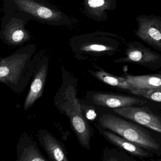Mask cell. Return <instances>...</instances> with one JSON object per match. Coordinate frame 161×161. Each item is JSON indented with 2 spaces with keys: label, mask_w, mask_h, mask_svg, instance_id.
<instances>
[{
  "label": "cell",
  "mask_w": 161,
  "mask_h": 161,
  "mask_svg": "<svg viewBox=\"0 0 161 161\" xmlns=\"http://www.w3.org/2000/svg\"><path fill=\"white\" fill-rule=\"evenodd\" d=\"M62 77L61 87L54 98V105L60 113L69 119L81 146L90 150L93 129L88 124L80 101L77 97L78 79L65 69L62 71Z\"/></svg>",
  "instance_id": "1"
},
{
  "label": "cell",
  "mask_w": 161,
  "mask_h": 161,
  "mask_svg": "<svg viewBox=\"0 0 161 161\" xmlns=\"http://www.w3.org/2000/svg\"><path fill=\"white\" fill-rule=\"evenodd\" d=\"M30 54L16 53L1 59L0 81L13 91L22 93L33 78L35 68L30 63Z\"/></svg>",
  "instance_id": "2"
},
{
  "label": "cell",
  "mask_w": 161,
  "mask_h": 161,
  "mask_svg": "<svg viewBox=\"0 0 161 161\" xmlns=\"http://www.w3.org/2000/svg\"><path fill=\"white\" fill-rule=\"evenodd\" d=\"M99 129L109 130L148 151L157 150L160 145L148 131L138 124L111 114H103L98 119Z\"/></svg>",
  "instance_id": "3"
},
{
  "label": "cell",
  "mask_w": 161,
  "mask_h": 161,
  "mask_svg": "<svg viewBox=\"0 0 161 161\" xmlns=\"http://www.w3.org/2000/svg\"><path fill=\"white\" fill-rule=\"evenodd\" d=\"M124 55V57L115 59L114 62L136 64L151 70H156L161 68V54L138 41L127 43Z\"/></svg>",
  "instance_id": "4"
},
{
  "label": "cell",
  "mask_w": 161,
  "mask_h": 161,
  "mask_svg": "<svg viewBox=\"0 0 161 161\" xmlns=\"http://www.w3.org/2000/svg\"><path fill=\"white\" fill-rule=\"evenodd\" d=\"M137 28L136 36L144 43L161 52V16L155 15H140L136 17Z\"/></svg>",
  "instance_id": "5"
},
{
  "label": "cell",
  "mask_w": 161,
  "mask_h": 161,
  "mask_svg": "<svg viewBox=\"0 0 161 161\" xmlns=\"http://www.w3.org/2000/svg\"><path fill=\"white\" fill-rule=\"evenodd\" d=\"M87 103L96 107L115 109L134 105H142L147 102L132 96L111 92H87L85 97Z\"/></svg>",
  "instance_id": "6"
},
{
  "label": "cell",
  "mask_w": 161,
  "mask_h": 161,
  "mask_svg": "<svg viewBox=\"0 0 161 161\" xmlns=\"http://www.w3.org/2000/svg\"><path fill=\"white\" fill-rule=\"evenodd\" d=\"M113 110L123 117L161 133V118L148 108L130 106Z\"/></svg>",
  "instance_id": "7"
},
{
  "label": "cell",
  "mask_w": 161,
  "mask_h": 161,
  "mask_svg": "<svg viewBox=\"0 0 161 161\" xmlns=\"http://www.w3.org/2000/svg\"><path fill=\"white\" fill-rule=\"evenodd\" d=\"M48 70L47 63L40 64L35 69L32 81L24 103V110L31 108L43 95Z\"/></svg>",
  "instance_id": "8"
},
{
  "label": "cell",
  "mask_w": 161,
  "mask_h": 161,
  "mask_svg": "<svg viewBox=\"0 0 161 161\" xmlns=\"http://www.w3.org/2000/svg\"><path fill=\"white\" fill-rule=\"evenodd\" d=\"M38 137L51 161H69L64 146L47 130H39Z\"/></svg>",
  "instance_id": "9"
},
{
  "label": "cell",
  "mask_w": 161,
  "mask_h": 161,
  "mask_svg": "<svg viewBox=\"0 0 161 161\" xmlns=\"http://www.w3.org/2000/svg\"><path fill=\"white\" fill-rule=\"evenodd\" d=\"M99 130L100 134L111 144L134 156L141 158H149L153 156L152 153L144 150L140 146L113 132L104 129H99Z\"/></svg>",
  "instance_id": "10"
},
{
  "label": "cell",
  "mask_w": 161,
  "mask_h": 161,
  "mask_svg": "<svg viewBox=\"0 0 161 161\" xmlns=\"http://www.w3.org/2000/svg\"><path fill=\"white\" fill-rule=\"evenodd\" d=\"M15 2L20 10L39 19L54 21L61 18L58 12L32 0H15Z\"/></svg>",
  "instance_id": "11"
},
{
  "label": "cell",
  "mask_w": 161,
  "mask_h": 161,
  "mask_svg": "<svg viewBox=\"0 0 161 161\" xmlns=\"http://www.w3.org/2000/svg\"><path fill=\"white\" fill-rule=\"evenodd\" d=\"M17 161H47L37 143L28 136L20 138L17 146Z\"/></svg>",
  "instance_id": "12"
},
{
  "label": "cell",
  "mask_w": 161,
  "mask_h": 161,
  "mask_svg": "<svg viewBox=\"0 0 161 161\" xmlns=\"http://www.w3.org/2000/svg\"><path fill=\"white\" fill-rule=\"evenodd\" d=\"M122 76L134 89L148 90L161 88V74L132 75L126 73Z\"/></svg>",
  "instance_id": "13"
},
{
  "label": "cell",
  "mask_w": 161,
  "mask_h": 161,
  "mask_svg": "<svg viewBox=\"0 0 161 161\" xmlns=\"http://www.w3.org/2000/svg\"><path fill=\"white\" fill-rule=\"evenodd\" d=\"M89 72L92 76L102 82L115 87L119 90L130 93L134 89L128 82L127 79L122 76L117 77L114 76L102 69H99L96 71L91 70Z\"/></svg>",
  "instance_id": "14"
},
{
  "label": "cell",
  "mask_w": 161,
  "mask_h": 161,
  "mask_svg": "<svg viewBox=\"0 0 161 161\" xmlns=\"http://www.w3.org/2000/svg\"><path fill=\"white\" fill-rule=\"evenodd\" d=\"M130 93L153 101L161 103V88L148 90L134 89Z\"/></svg>",
  "instance_id": "15"
},
{
  "label": "cell",
  "mask_w": 161,
  "mask_h": 161,
  "mask_svg": "<svg viewBox=\"0 0 161 161\" xmlns=\"http://www.w3.org/2000/svg\"><path fill=\"white\" fill-rule=\"evenodd\" d=\"M27 34L22 28L14 27L10 29L8 34V38L11 43H19L22 42L27 38Z\"/></svg>",
  "instance_id": "16"
},
{
  "label": "cell",
  "mask_w": 161,
  "mask_h": 161,
  "mask_svg": "<svg viewBox=\"0 0 161 161\" xmlns=\"http://www.w3.org/2000/svg\"><path fill=\"white\" fill-rule=\"evenodd\" d=\"M82 108L84 113L85 116L87 120H94L97 117L96 111V107L87 103L86 102L80 101Z\"/></svg>",
  "instance_id": "17"
}]
</instances>
